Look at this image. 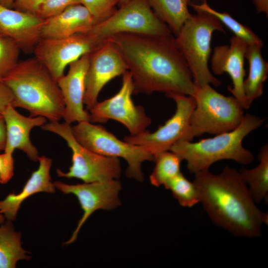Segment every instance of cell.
Segmentation results:
<instances>
[{"instance_id":"6da1fadb","label":"cell","mask_w":268,"mask_h":268,"mask_svg":"<svg viewBox=\"0 0 268 268\" xmlns=\"http://www.w3.org/2000/svg\"><path fill=\"white\" fill-rule=\"evenodd\" d=\"M108 40L116 45L126 63L134 93L160 92L195 96L198 87L172 35L123 33Z\"/></svg>"},{"instance_id":"7a4b0ae2","label":"cell","mask_w":268,"mask_h":268,"mask_svg":"<svg viewBox=\"0 0 268 268\" xmlns=\"http://www.w3.org/2000/svg\"><path fill=\"white\" fill-rule=\"evenodd\" d=\"M200 203L210 220L234 235L258 237L268 214L256 205L239 172L226 166L219 174L209 170L195 173Z\"/></svg>"},{"instance_id":"3957f363","label":"cell","mask_w":268,"mask_h":268,"mask_svg":"<svg viewBox=\"0 0 268 268\" xmlns=\"http://www.w3.org/2000/svg\"><path fill=\"white\" fill-rule=\"evenodd\" d=\"M14 96V107L49 122L63 119L65 104L60 89L46 67L35 57L19 61L0 80Z\"/></svg>"},{"instance_id":"277c9868","label":"cell","mask_w":268,"mask_h":268,"mask_svg":"<svg viewBox=\"0 0 268 268\" xmlns=\"http://www.w3.org/2000/svg\"><path fill=\"white\" fill-rule=\"evenodd\" d=\"M264 122L263 118L247 114L239 125L231 131L195 142L179 140L170 150L182 160L186 161L188 169L194 174L209 170L213 163L221 160H232L240 164L248 165L253 162L254 157L243 146V140L260 127Z\"/></svg>"},{"instance_id":"5b68a950","label":"cell","mask_w":268,"mask_h":268,"mask_svg":"<svg viewBox=\"0 0 268 268\" xmlns=\"http://www.w3.org/2000/svg\"><path fill=\"white\" fill-rule=\"evenodd\" d=\"M215 31L224 32L219 20L207 12L197 11L196 14H191L174 38L198 88L208 84L219 86L222 84L211 73L208 65L212 36Z\"/></svg>"},{"instance_id":"8992f818","label":"cell","mask_w":268,"mask_h":268,"mask_svg":"<svg viewBox=\"0 0 268 268\" xmlns=\"http://www.w3.org/2000/svg\"><path fill=\"white\" fill-rule=\"evenodd\" d=\"M188 128L180 140L192 141L205 133L215 135L237 128L244 117V109L233 96H225L210 84L198 88Z\"/></svg>"},{"instance_id":"52a82bcc","label":"cell","mask_w":268,"mask_h":268,"mask_svg":"<svg viewBox=\"0 0 268 268\" xmlns=\"http://www.w3.org/2000/svg\"><path fill=\"white\" fill-rule=\"evenodd\" d=\"M41 128L61 136L72 151V164L68 171L64 172L58 169L56 172L58 176L77 178L86 183L120 178L121 174L120 159L97 154L83 146L73 136L71 124L65 122H49Z\"/></svg>"},{"instance_id":"ba28073f","label":"cell","mask_w":268,"mask_h":268,"mask_svg":"<svg viewBox=\"0 0 268 268\" xmlns=\"http://www.w3.org/2000/svg\"><path fill=\"white\" fill-rule=\"evenodd\" d=\"M71 132L75 139L89 150L105 156L124 159L128 164L126 174L130 178L142 181V163L154 161L153 155L146 148L121 140L100 125L81 122L71 127Z\"/></svg>"},{"instance_id":"9c48e42d","label":"cell","mask_w":268,"mask_h":268,"mask_svg":"<svg viewBox=\"0 0 268 268\" xmlns=\"http://www.w3.org/2000/svg\"><path fill=\"white\" fill-rule=\"evenodd\" d=\"M89 31L104 41L123 33L172 35L168 26L154 13L146 0H131Z\"/></svg>"},{"instance_id":"30bf717a","label":"cell","mask_w":268,"mask_h":268,"mask_svg":"<svg viewBox=\"0 0 268 268\" xmlns=\"http://www.w3.org/2000/svg\"><path fill=\"white\" fill-rule=\"evenodd\" d=\"M105 42L90 31L60 38H41L33 53L57 82L67 66L93 53Z\"/></svg>"},{"instance_id":"8fae6325","label":"cell","mask_w":268,"mask_h":268,"mask_svg":"<svg viewBox=\"0 0 268 268\" xmlns=\"http://www.w3.org/2000/svg\"><path fill=\"white\" fill-rule=\"evenodd\" d=\"M134 91L132 75L127 70L123 74L119 91L109 99L97 102L89 110V122L104 123L110 119L115 120L124 125L131 135H137L147 130L151 123V119L142 106L134 103L132 98Z\"/></svg>"},{"instance_id":"7c38bea8","label":"cell","mask_w":268,"mask_h":268,"mask_svg":"<svg viewBox=\"0 0 268 268\" xmlns=\"http://www.w3.org/2000/svg\"><path fill=\"white\" fill-rule=\"evenodd\" d=\"M165 95L176 103L173 115L154 132L146 130L139 134L128 135L124 138L125 141L144 147L154 157L162 152L170 150L182 139L196 105L195 98L191 96L177 93H166Z\"/></svg>"},{"instance_id":"4fadbf2b","label":"cell","mask_w":268,"mask_h":268,"mask_svg":"<svg viewBox=\"0 0 268 268\" xmlns=\"http://www.w3.org/2000/svg\"><path fill=\"white\" fill-rule=\"evenodd\" d=\"M54 184L63 194L75 195L83 211L76 229L66 244L75 241L80 228L94 211L98 209L111 210L121 204L119 193L122 186L118 179L76 185L55 181Z\"/></svg>"},{"instance_id":"5bb4252c","label":"cell","mask_w":268,"mask_h":268,"mask_svg":"<svg viewBox=\"0 0 268 268\" xmlns=\"http://www.w3.org/2000/svg\"><path fill=\"white\" fill-rule=\"evenodd\" d=\"M127 70V66L120 50L110 40L91 53L83 99L87 109L89 110L98 102L101 90L109 81Z\"/></svg>"},{"instance_id":"9a60e30c","label":"cell","mask_w":268,"mask_h":268,"mask_svg":"<svg viewBox=\"0 0 268 268\" xmlns=\"http://www.w3.org/2000/svg\"><path fill=\"white\" fill-rule=\"evenodd\" d=\"M90 54H85L69 65L67 73L57 81L65 104V122H89V113L83 108L85 78Z\"/></svg>"},{"instance_id":"2e32d148","label":"cell","mask_w":268,"mask_h":268,"mask_svg":"<svg viewBox=\"0 0 268 268\" xmlns=\"http://www.w3.org/2000/svg\"><path fill=\"white\" fill-rule=\"evenodd\" d=\"M247 45L244 40L233 36L229 45L215 47L210 59L211 68L214 74L220 75L226 72L230 76L232 86H229L228 90L244 109H248L243 88L246 75L244 61Z\"/></svg>"},{"instance_id":"e0dca14e","label":"cell","mask_w":268,"mask_h":268,"mask_svg":"<svg viewBox=\"0 0 268 268\" xmlns=\"http://www.w3.org/2000/svg\"><path fill=\"white\" fill-rule=\"evenodd\" d=\"M44 20L0 4V34L12 40L25 53H33L41 38Z\"/></svg>"},{"instance_id":"ac0fdd59","label":"cell","mask_w":268,"mask_h":268,"mask_svg":"<svg viewBox=\"0 0 268 268\" xmlns=\"http://www.w3.org/2000/svg\"><path fill=\"white\" fill-rule=\"evenodd\" d=\"M6 128V142L4 152L12 154L16 149L22 151L33 161L39 157L37 148L32 143L30 134L33 128L41 127L47 120L41 116L26 117L18 112L12 106L8 107L2 115Z\"/></svg>"},{"instance_id":"d6986e66","label":"cell","mask_w":268,"mask_h":268,"mask_svg":"<svg viewBox=\"0 0 268 268\" xmlns=\"http://www.w3.org/2000/svg\"><path fill=\"white\" fill-rule=\"evenodd\" d=\"M97 22L89 11L82 4L71 5L61 13L46 19L41 38H63L90 31Z\"/></svg>"},{"instance_id":"ffe728a7","label":"cell","mask_w":268,"mask_h":268,"mask_svg":"<svg viewBox=\"0 0 268 268\" xmlns=\"http://www.w3.org/2000/svg\"><path fill=\"white\" fill-rule=\"evenodd\" d=\"M39 165L29 178L22 191L18 194H9L0 201V213L7 220L13 221L23 201L30 196L39 192L53 193L55 187L51 181L50 169L52 159L45 156H39Z\"/></svg>"},{"instance_id":"44dd1931","label":"cell","mask_w":268,"mask_h":268,"mask_svg":"<svg viewBox=\"0 0 268 268\" xmlns=\"http://www.w3.org/2000/svg\"><path fill=\"white\" fill-rule=\"evenodd\" d=\"M262 47L248 44L245 58L249 64V72L243 88L247 108L263 94L264 83L268 76V63L262 54Z\"/></svg>"},{"instance_id":"7402d4cb","label":"cell","mask_w":268,"mask_h":268,"mask_svg":"<svg viewBox=\"0 0 268 268\" xmlns=\"http://www.w3.org/2000/svg\"><path fill=\"white\" fill-rule=\"evenodd\" d=\"M154 13L176 36L191 13L188 6L192 0H146Z\"/></svg>"},{"instance_id":"603a6c76","label":"cell","mask_w":268,"mask_h":268,"mask_svg":"<svg viewBox=\"0 0 268 268\" xmlns=\"http://www.w3.org/2000/svg\"><path fill=\"white\" fill-rule=\"evenodd\" d=\"M259 164L249 169L244 167L239 171L247 184L256 204L268 200V145L263 146L258 155Z\"/></svg>"},{"instance_id":"cb8c5ba5","label":"cell","mask_w":268,"mask_h":268,"mask_svg":"<svg viewBox=\"0 0 268 268\" xmlns=\"http://www.w3.org/2000/svg\"><path fill=\"white\" fill-rule=\"evenodd\" d=\"M23 249L20 233L14 230L11 221L0 226V268H14L18 261L30 257Z\"/></svg>"},{"instance_id":"d4e9b609","label":"cell","mask_w":268,"mask_h":268,"mask_svg":"<svg viewBox=\"0 0 268 268\" xmlns=\"http://www.w3.org/2000/svg\"><path fill=\"white\" fill-rule=\"evenodd\" d=\"M189 6L196 11H204L214 16L222 25L231 30L234 36L243 39L248 44H256L263 47L264 43L262 39L249 27L237 21L227 12H221L212 8L206 0H204L201 4L191 3Z\"/></svg>"},{"instance_id":"484cf974","label":"cell","mask_w":268,"mask_h":268,"mask_svg":"<svg viewBox=\"0 0 268 268\" xmlns=\"http://www.w3.org/2000/svg\"><path fill=\"white\" fill-rule=\"evenodd\" d=\"M180 158L173 152H162L154 157L155 167L149 179L151 184L159 187L164 186L180 172Z\"/></svg>"},{"instance_id":"4316f807","label":"cell","mask_w":268,"mask_h":268,"mask_svg":"<svg viewBox=\"0 0 268 268\" xmlns=\"http://www.w3.org/2000/svg\"><path fill=\"white\" fill-rule=\"evenodd\" d=\"M164 187L171 191L173 197L183 207H191L200 203L196 186L193 182L190 181L181 172Z\"/></svg>"},{"instance_id":"83f0119b","label":"cell","mask_w":268,"mask_h":268,"mask_svg":"<svg viewBox=\"0 0 268 268\" xmlns=\"http://www.w3.org/2000/svg\"><path fill=\"white\" fill-rule=\"evenodd\" d=\"M20 51L12 40L0 34V80L18 63Z\"/></svg>"},{"instance_id":"f1b7e54d","label":"cell","mask_w":268,"mask_h":268,"mask_svg":"<svg viewBox=\"0 0 268 268\" xmlns=\"http://www.w3.org/2000/svg\"><path fill=\"white\" fill-rule=\"evenodd\" d=\"M91 13L97 22L105 19L117 9L118 0H80Z\"/></svg>"},{"instance_id":"f546056e","label":"cell","mask_w":268,"mask_h":268,"mask_svg":"<svg viewBox=\"0 0 268 268\" xmlns=\"http://www.w3.org/2000/svg\"><path fill=\"white\" fill-rule=\"evenodd\" d=\"M77 4H81V0H46L39 8L36 15L46 19L61 13L71 5Z\"/></svg>"},{"instance_id":"4dcf8cb0","label":"cell","mask_w":268,"mask_h":268,"mask_svg":"<svg viewBox=\"0 0 268 268\" xmlns=\"http://www.w3.org/2000/svg\"><path fill=\"white\" fill-rule=\"evenodd\" d=\"M14 174V159L12 154H0V184H5Z\"/></svg>"},{"instance_id":"1f68e13d","label":"cell","mask_w":268,"mask_h":268,"mask_svg":"<svg viewBox=\"0 0 268 268\" xmlns=\"http://www.w3.org/2000/svg\"><path fill=\"white\" fill-rule=\"evenodd\" d=\"M46 0H15L12 8L18 11L36 15L41 4Z\"/></svg>"},{"instance_id":"d6a6232c","label":"cell","mask_w":268,"mask_h":268,"mask_svg":"<svg viewBox=\"0 0 268 268\" xmlns=\"http://www.w3.org/2000/svg\"><path fill=\"white\" fill-rule=\"evenodd\" d=\"M14 96L9 88L0 81V115L9 106L14 107Z\"/></svg>"},{"instance_id":"836d02e7","label":"cell","mask_w":268,"mask_h":268,"mask_svg":"<svg viewBox=\"0 0 268 268\" xmlns=\"http://www.w3.org/2000/svg\"><path fill=\"white\" fill-rule=\"evenodd\" d=\"M6 142V128L3 117L0 115V150H4Z\"/></svg>"},{"instance_id":"e575fe53","label":"cell","mask_w":268,"mask_h":268,"mask_svg":"<svg viewBox=\"0 0 268 268\" xmlns=\"http://www.w3.org/2000/svg\"><path fill=\"white\" fill-rule=\"evenodd\" d=\"M253 2L259 13H263L268 17V0H253Z\"/></svg>"},{"instance_id":"d590c367","label":"cell","mask_w":268,"mask_h":268,"mask_svg":"<svg viewBox=\"0 0 268 268\" xmlns=\"http://www.w3.org/2000/svg\"><path fill=\"white\" fill-rule=\"evenodd\" d=\"M15 0H0V4L8 8H12Z\"/></svg>"},{"instance_id":"8d00e7d4","label":"cell","mask_w":268,"mask_h":268,"mask_svg":"<svg viewBox=\"0 0 268 268\" xmlns=\"http://www.w3.org/2000/svg\"><path fill=\"white\" fill-rule=\"evenodd\" d=\"M131 0H118V5L119 7L122 6V5L125 4Z\"/></svg>"},{"instance_id":"74e56055","label":"cell","mask_w":268,"mask_h":268,"mask_svg":"<svg viewBox=\"0 0 268 268\" xmlns=\"http://www.w3.org/2000/svg\"><path fill=\"white\" fill-rule=\"evenodd\" d=\"M5 217L2 214L0 213V224L4 222Z\"/></svg>"}]
</instances>
